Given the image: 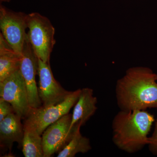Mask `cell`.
I'll use <instances>...</instances> for the list:
<instances>
[{
    "mask_svg": "<svg viewBox=\"0 0 157 157\" xmlns=\"http://www.w3.org/2000/svg\"><path fill=\"white\" fill-rule=\"evenodd\" d=\"M157 74L150 68H129L117 82L116 98L121 110H147L157 107Z\"/></svg>",
    "mask_w": 157,
    "mask_h": 157,
    "instance_id": "obj_1",
    "label": "cell"
},
{
    "mask_svg": "<svg viewBox=\"0 0 157 157\" xmlns=\"http://www.w3.org/2000/svg\"><path fill=\"white\" fill-rule=\"evenodd\" d=\"M155 121L154 116L146 110H120L112 121L113 142L128 153L140 151L148 144V135Z\"/></svg>",
    "mask_w": 157,
    "mask_h": 157,
    "instance_id": "obj_2",
    "label": "cell"
},
{
    "mask_svg": "<svg viewBox=\"0 0 157 157\" xmlns=\"http://www.w3.org/2000/svg\"><path fill=\"white\" fill-rule=\"evenodd\" d=\"M27 37L38 59L50 63L51 54L56 44L55 29L47 17L37 12L28 14Z\"/></svg>",
    "mask_w": 157,
    "mask_h": 157,
    "instance_id": "obj_3",
    "label": "cell"
},
{
    "mask_svg": "<svg viewBox=\"0 0 157 157\" xmlns=\"http://www.w3.org/2000/svg\"><path fill=\"white\" fill-rule=\"evenodd\" d=\"M81 89L72 91L64 100L58 104L37 108H31L24 124L32 127L42 135L45 129L50 125L67 114L76 104Z\"/></svg>",
    "mask_w": 157,
    "mask_h": 157,
    "instance_id": "obj_4",
    "label": "cell"
},
{
    "mask_svg": "<svg viewBox=\"0 0 157 157\" xmlns=\"http://www.w3.org/2000/svg\"><path fill=\"white\" fill-rule=\"evenodd\" d=\"M28 14L0 6V28L3 36L16 53L21 56L27 34Z\"/></svg>",
    "mask_w": 157,
    "mask_h": 157,
    "instance_id": "obj_5",
    "label": "cell"
},
{
    "mask_svg": "<svg viewBox=\"0 0 157 157\" xmlns=\"http://www.w3.org/2000/svg\"><path fill=\"white\" fill-rule=\"evenodd\" d=\"M0 98L9 102L21 119L27 117L31 107L25 82L20 70L0 81Z\"/></svg>",
    "mask_w": 157,
    "mask_h": 157,
    "instance_id": "obj_6",
    "label": "cell"
},
{
    "mask_svg": "<svg viewBox=\"0 0 157 157\" xmlns=\"http://www.w3.org/2000/svg\"><path fill=\"white\" fill-rule=\"evenodd\" d=\"M37 71L39 76L38 93L43 107H48L61 102L72 92L65 90L56 80L50 63L38 59Z\"/></svg>",
    "mask_w": 157,
    "mask_h": 157,
    "instance_id": "obj_7",
    "label": "cell"
},
{
    "mask_svg": "<svg viewBox=\"0 0 157 157\" xmlns=\"http://www.w3.org/2000/svg\"><path fill=\"white\" fill-rule=\"evenodd\" d=\"M72 114L67 113L48 127L42 136L44 157H50L61 150L73 135L70 134Z\"/></svg>",
    "mask_w": 157,
    "mask_h": 157,
    "instance_id": "obj_8",
    "label": "cell"
},
{
    "mask_svg": "<svg viewBox=\"0 0 157 157\" xmlns=\"http://www.w3.org/2000/svg\"><path fill=\"white\" fill-rule=\"evenodd\" d=\"M37 68L38 59L34 53L27 36L21 54L19 70L25 82L31 108H39L42 106L36 80Z\"/></svg>",
    "mask_w": 157,
    "mask_h": 157,
    "instance_id": "obj_9",
    "label": "cell"
},
{
    "mask_svg": "<svg viewBox=\"0 0 157 157\" xmlns=\"http://www.w3.org/2000/svg\"><path fill=\"white\" fill-rule=\"evenodd\" d=\"M98 99L94 96V90L89 88L81 89L78 101L74 106L70 134L84 125L95 113Z\"/></svg>",
    "mask_w": 157,
    "mask_h": 157,
    "instance_id": "obj_10",
    "label": "cell"
},
{
    "mask_svg": "<svg viewBox=\"0 0 157 157\" xmlns=\"http://www.w3.org/2000/svg\"><path fill=\"white\" fill-rule=\"evenodd\" d=\"M21 119L12 113L0 121V146L1 149L11 152L14 142L22 146L24 130Z\"/></svg>",
    "mask_w": 157,
    "mask_h": 157,
    "instance_id": "obj_11",
    "label": "cell"
},
{
    "mask_svg": "<svg viewBox=\"0 0 157 157\" xmlns=\"http://www.w3.org/2000/svg\"><path fill=\"white\" fill-rule=\"evenodd\" d=\"M21 56L14 51L0 33V81L19 70Z\"/></svg>",
    "mask_w": 157,
    "mask_h": 157,
    "instance_id": "obj_12",
    "label": "cell"
},
{
    "mask_svg": "<svg viewBox=\"0 0 157 157\" xmlns=\"http://www.w3.org/2000/svg\"><path fill=\"white\" fill-rule=\"evenodd\" d=\"M22 152L25 157H44L42 135L33 128L24 124Z\"/></svg>",
    "mask_w": 157,
    "mask_h": 157,
    "instance_id": "obj_13",
    "label": "cell"
},
{
    "mask_svg": "<svg viewBox=\"0 0 157 157\" xmlns=\"http://www.w3.org/2000/svg\"><path fill=\"white\" fill-rule=\"evenodd\" d=\"M91 148L90 139L82 136L79 129L75 132L67 144L59 152L57 157H75L77 153H86Z\"/></svg>",
    "mask_w": 157,
    "mask_h": 157,
    "instance_id": "obj_14",
    "label": "cell"
},
{
    "mask_svg": "<svg viewBox=\"0 0 157 157\" xmlns=\"http://www.w3.org/2000/svg\"><path fill=\"white\" fill-rule=\"evenodd\" d=\"M14 113H15L12 105L8 101L0 98V121Z\"/></svg>",
    "mask_w": 157,
    "mask_h": 157,
    "instance_id": "obj_15",
    "label": "cell"
},
{
    "mask_svg": "<svg viewBox=\"0 0 157 157\" xmlns=\"http://www.w3.org/2000/svg\"><path fill=\"white\" fill-rule=\"evenodd\" d=\"M155 124L154 130L151 136L149 137L147 146L149 151L155 155H157V118Z\"/></svg>",
    "mask_w": 157,
    "mask_h": 157,
    "instance_id": "obj_16",
    "label": "cell"
},
{
    "mask_svg": "<svg viewBox=\"0 0 157 157\" xmlns=\"http://www.w3.org/2000/svg\"><path fill=\"white\" fill-rule=\"evenodd\" d=\"M11 0H0L1 3L2 2H9Z\"/></svg>",
    "mask_w": 157,
    "mask_h": 157,
    "instance_id": "obj_17",
    "label": "cell"
}]
</instances>
